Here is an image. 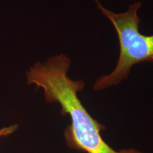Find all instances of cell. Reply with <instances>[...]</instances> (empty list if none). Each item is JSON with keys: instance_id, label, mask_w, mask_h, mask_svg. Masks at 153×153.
<instances>
[{"instance_id": "cell-1", "label": "cell", "mask_w": 153, "mask_h": 153, "mask_svg": "<svg viewBox=\"0 0 153 153\" xmlns=\"http://www.w3.org/2000/svg\"><path fill=\"white\" fill-rule=\"evenodd\" d=\"M71 60L65 54L55 55L44 62H37L26 72L28 85L42 89L48 103H57L61 114L69 115L71 123L64 136L68 148L87 153H143L133 148L115 150L104 140L101 131L105 126L95 120L78 97L85 82L68 76Z\"/></svg>"}, {"instance_id": "cell-2", "label": "cell", "mask_w": 153, "mask_h": 153, "mask_svg": "<svg viewBox=\"0 0 153 153\" xmlns=\"http://www.w3.org/2000/svg\"><path fill=\"white\" fill-rule=\"evenodd\" d=\"M94 1L97 8L114 25L120 45L119 57L114 70L94 82V89L101 91L127 79L135 65L153 62V34L145 36L139 31L140 19L137 11L142 6L140 2L131 4L127 11L117 14L103 7L99 0Z\"/></svg>"}, {"instance_id": "cell-3", "label": "cell", "mask_w": 153, "mask_h": 153, "mask_svg": "<svg viewBox=\"0 0 153 153\" xmlns=\"http://www.w3.org/2000/svg\"><path fill=\"white\" fill-rule=\"evenodd\" d=\"M17 128H18V125L14 124V125L8 126V127H4L3 128L0 129V137L11 135V134L14 133Z\"/></svg>"}]
</instances>
